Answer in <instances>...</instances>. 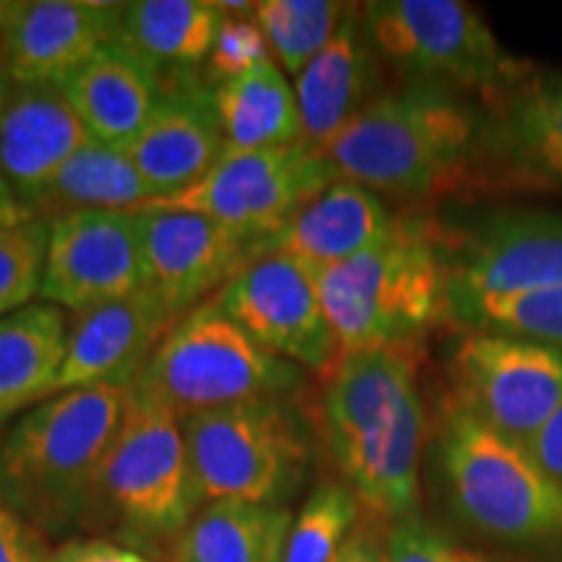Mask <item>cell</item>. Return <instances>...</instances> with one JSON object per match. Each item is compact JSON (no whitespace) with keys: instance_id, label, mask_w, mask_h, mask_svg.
Listing matches in <instances>:
<instances>
[{"instance_id":"obj_20","label":"cell","mask_w":562,"mask_h":562,"mask_svg":"<svg viewBox=\"0 0 562 562\" xmlns=\"http://www.w3.org/2000/svg\"><path fill=\"white\" fill-rule=\"evenodd\" d=\"M91 140L63 87H13L0 117V178L24 206Z\"/></svg>"},{"instance_id":"obj_36","label":"cell","mask_w":562,"mask_h":562,"mask_svg":"<svg viewBox=\"0 0 562 562\" xmlns=\"http://www.w3.org/2000/svg\"><path fill=\"white\" fill-rule=\"evenodd\" d=\"M47 562H157L133 547L108 539H70L50 554Z\"/></svg>"},{"instance_id":"obj_33","label":"cell","mask_w":562,"mask_h":562,"mask_svg":"<svg viewBox=\"0 0 562 562\" xmlns=\"http://www.w3.org/2000/svg\"><path fill=\"white\" fill-rule=\"evenodd\" d=\"M271 58L269 42H266L261 26L252 16H227L224 13L220 32H216L214 47L206 60V83L220 87L232 79L250 74Z\"/></svg>"},{"instance_id":"obj_8","label":"cell","mask_w":562,"mask_h":562,"mask_svg":"<svg viewBox=\"0 0 562 562\" xmlns=\"http://www.w3.org/2000/svg\"><path fill=\"white\" fill-rule=\"evenodd\" d=\"M203 503L182 419L157 398L128 391L102 463L97 505L110 510L125 542L172 547Z\"/></svg>"},{"instance_id":"obj_30","label":"cell","mask_w":562,"mask_h":562,"mask_svg":"<svg viewBox=\"0 0 562 562\" xmlns=\"http://www.w3.org/2000/svg\"><path fill=\"white\" fill-rule=\"evenodd\" d=\"M360 501L347 482H321L294 516L284 562H336L355 533Z\"/></svg>"},{"instance_id":"obj_32","label":"cell","mask_w":562,"mask_h":562,"mask_svg":"<svg viewBox=\"0 0 562 562\" xmlns=\"http://www.w3.org/2000/svg\"><path fill=\"white\" fill-rule=\"evenodd\" d=\"M467 331H497L526 336L562 349V286L529 297L492 305L463 323Z\"/></svg>"},{"instance_id":"obj_3","label":"cell","mask_w":562,"mask_h":562,"mask_svg":"<svg viewBox=\"0 0 562 562\" xmlns=\"http://www.w3.org/2000/svg\"><path fill=\"white\" fill-rule=\"evenodd\" d=\"M128 391H63L21 417L0 446V492L45 537L66 533L97 508L102 463Z\"/></svg>"},{"instance_id":"obj_29","label":"cell","mask_w":562,"mask_h":562,"mask_svg":"<svg viewBox=\"0 0 562 562\" xmlns=\"http://www.w3.org/2000/svg\"><path fill=\"white\" fill-rule=\"evenodd\" d=\"M349 3L336 0H258L252 19L269 42L271 58L286 76H297L311 66L334 40Z\"/></svg>"},{"instance_id":"obj_5","label":"cell","mask_w":562,"mask_h":562,"mask_svg":"<svg viewBox=\"0 0 562 562\" xmlns=\"http://www.w3.org/2000/svg\"><path fill=\"white\" fill-rule=\"evenodd\" d=\"M438 461L448 497L463 524L505 544L562 539V487L529 446L492 430L451 402L438 432Z\"/></svg>"},{"instance_id":"obj_13","label":"cell","mask_w":562,"mask_h":562,"mask_svg":"<svg viewBox=\"0 0 562 562\" xmlns=\"http://www.w3.org/2000/svg\"><path fill=\"white\" fill-rule=\"evenodd\" d=\"M216 305L252 341L302 370L326 372L339 360V344L313 271L292 258L258 252L232 277Z\"/></svg>"},{"instance_id":"obj_34","label":"cell","mask_w":562,"mask_h":562,"mask_svg":"<svg viewBox=\"0 0 562 562\" xmlns=\"http://www.w3.org/2000/svg\"><path fill=\"white\" fill-rule=\"evenodd\" d=\"M389 562H490L467 547L451 542L419 516L391 524L385 533Z\"/></svg>"},{"instance_id":"obj_7","label":"cell","mask_w":562,"mask_h":562,"mask_svg":"<svg viewBox=\"0 0 562 562\" xmlns=\"http://www.w3.org/2000/svg\"><path fill=\"white\" fill-rule=\"evenodd\" d=\"M302 381L305 370L252 341L214 300L175 323L131 391L186 419L256 398H284Z\"/></svg>"},{"instance_id":"obj_39","label":"cell","mask_w":562,"mask_h":562,"mask_svg":"<svg viewBox=\"0 0 562 562\" xmlns=\"http://www.w3.org/2000/svg\"><path fill=\"white\" fill-rule=\"evenodd\" d=\"M30 220H37L30 206H24L13 195H0V229L13 227V224H24Z\"/></svg>"},{"instance_id":"obj_4","label":"cell","mask_w":562,"mask_h":562,"mask_svg":"<svg viewBox=\"0 0 562 562\" xmlns=\"http://www.w3.org/2000/svg\"><path fill=\"white\" fill-rule=\"evenodd\" d=\"M313 277L339 351L414 349L451 318L442 243L422 222L396 220L381 243Z\"/></svg>"},{"instance_id":"obj_23","label":"cell","mask_w":562,"mask_h":562,"mask_svg":"<svg viewBox=\"0 0 562 562\" xmlns=\"http://www.w3.org/2000/svg\"><path fill=\"white\" fill-rule=\"evenodd\" d=\"M89 136L121 146L138 136L165 94V74L123 47H102L68 83H63Z\"/></svg>"},{"instance_id":"obj_35","label":"cell","mask_w":562,"mask_h":562,"mask_svg":"<svg viewBox=\"0 0 562 562\" xmlns=\"http://www.w3.org/2000/svg\"><path fill=\"white\" fill-rule=\"evenodd\" d=\"M47 537L0 492V562H47Z\"/></svg>"},{"instance_id":"obj_42","label":"cell","mask_w":562,"mask_h":562,"mask_svg":"<svg viewBox=\"0 0 562 562\" xmlns=\"http://www.w3.org/2000/svg\"><path fill=\"white\" fill-rule=\"evenodd\" d=\"M0 195H11L9 186H5V180H3V178H0Z\"/></svg>"},{"instance_id":"obj_22","label":"cell","mask_w":562,"mask_h":562,"mask_svg":"<svg viewBox=\"0 0 562 562\" xmlns=\"http://www.w3.org/2000/svg\"><path fill=\"white\" fill-rule=\"evenodd\" d=\"M396 227V216L370 188L336 180L305 203L258 252L292 258L307 271H323L360 256ZM256 252V256H258Z\"/></svg>"},{"instance_id":"obj_41","label":"cell","mask_w":562,"mask_h":562,"mask_svg":"<svg viewBox=\"0 0 562 562\" xmlns=\"http://www.w3.org/2000/svg\"><path fill=\"white\" fill-rule=\"evenodd\" d=\"M11 89H13V83H11L9 79H5V74H3V70H0V117H3L5 104H9Z\"/></svg>"},{"instance_id":"obj_11","label":"cell","mask_w":562,"mask_h":562,"mask_svg":"<svg viewBox=\"0 0 562 562\" xmlns=\"http://www.w3.org/2000/svg\"><path fill=\"white\" fill-rule=\"evenodd\" d=\"M448 315L461 326L492 305L562 286V214L495 211L442 248Z\"/></svg>"},{"instance_id":"obj_12","label":"cell","mask_w":562,"mask_h":562,"mask_svg":"<svg viewBox=\"0 0 562 562\" xmlns=\"http://www.w3.org/2000/svg\"><path fill=\"white\" fill-rule=\"evenodd\" d=\"M451 375L456 404L524 446L562 406V349L526 336L467 331Z\"/></svg>"},{"instance_id":"obj_14","label":"cell","mask_w":562,"mask_h":562,"mask_svg":"<svg viewBox=\"0 0 562 562\" xmlns=\"http://www.w3.org/2000/svg\"><path fill=\"white\" fill-rule=\"evenodd\" d=\"M482 110L480 151L469 188L562 195V74L531 70Z\"/></svg>"},{"instance_id":"obj_38","label":"cell","mask_w":562,"mask_h":562,"mask_svg":"<svg viewBox=\"0 0 562 562\" xmlns=\"http://www.w3.org/2000/svg\"><path fill=\"white\" fill-rule=\"evenodd\" d=\"M336 562H389L385 539L375 537V533L368 529H357L349 537L347 547H344Z\"/></svg>"},{"instance_id":"obj_1","label":"cell","mask_w":562,"mask_h":562,"mask_svg":"<svg viewBox=\"0 0 562 562\" xmlns=\"http://www.w3.org/2000/svg\"><path fill=\"white\" fill-rule=\"evenodd\" d=\"M323 427L344 480L372 516H417L425 406L414 349L341 351L323 391Z\"/></svg>"},{"instance_id":"obj_40","label":"cell","mask_w":562,"mask_h":562,"mask_svg":"<svg viewBox=\"0 0 562 562\" xmlns=\"http://www.w3.org/2000/svg\"><path fill=\"white\" fill-rule=\"evenodd\" d=\"M24 9V0H0V34Z\"/></svg>"},{"instance_id":"obj_17","label":"cell","mask_w":562,"mask_h":562,"mask_svg":"<svg viewBox=\"0 0 562 562\" xmlns=\"http://www.w3.org/2000/svg\"><path fill=\"white\" fill-rule=\"evenodd\" d=\"M125 3L24 0L0 34V70L13 87H63L121 37Z\"/></svg>"},{"instance_id":"obj_24","label":"cell","mask_w":562,"mask_h":562,"mask_svg":"<svg viewBox=\"0 0 562 562\" xmlns=\"http://www.w3.org/2000/svg\"><path fill=\"white\" fill-rule=\"evenodd\" d=\"M66 344V313L47 302L0 318V427L55 396Z\"/></svg>"},{"instance_id":"obj_25","label":"cell","mask_w":562,"mask_h":562,"mask_svg":"<svg viewBox=\"0 0 562 562\" xmlns=\"http://www.w3.org/2000/svg\"><path fill=\"white\" fill-rule=\"evenodd\" d=\"M292 521L286 505L206 503L172 542V562H284Z\"/></svg>"},{"instance_id":"obj_16","label":"cell","mask_w":562,"mask_h":562,"mask_svg":"<svg viewBox=\"0 0 562 562\" xmlns=\"http://www.w3.org/2000/svg\"><path fill=\"white\" fill-rule=\"evenodd\" d=\"M144 248V290L175 318L235 277L258 252V243L193 211L133 209Z\"/></svg>"},{"instance_id":"obj_18","label":"cell","mask_w":562,"mask_h":562,"mask_svg":"<svg viewBox=\"0 0 562 562\" xmlns=\"http://www.w3.org/2000/svg\"><path fill=\"white\" fill-rule=\"evenodd\" d=\"M121 151L157 191V199L195 186L224 154L214 91L188 70L167 74L165 94L149 123Z\"/></svg>"},{"instance_id":"obj_28","label":"cell","mask_w":562,"mask_h":562,"mask_svg":"<svg viewBox=\"0 0 562 562\" xmlns=\"http://www.w3.org/2000/svg\"><path fill=\"white\" fill-rule=\"evenodd\" d=\"M154 199L157 191L117 146L91 138L63 165L30 209L37 220L53 222L74 211H133Z\"/></svg>"},{"instance_id":"obj_27","label":"cell","mask_w":562,"mask_h":562,"mask_svg":"<svg viewBox=\"0 0 562 562\" xmlns=\"http://www.w3.org/2000/svg\"><path fill=\"white\" fill-rule=\"evenodd\" d=\"M224 13L214 0H136L123 5L121 42L161 74L209 60Z\"/></svg>"},{"instance_id":"obj_10","label":"cell","mask_w":562,"mask_h":562,"mask_svg":"<svg viewBox=\"0 0 562 562\" xmlns=\"http://www.w3.org/2000/svg\"><path fill=\"white\" fill-rule=\"evenodd\" d=\"M336 180L326 154L297 140L277 149L224 151L206 178L146 206L193 211L261 245Z\"/></svg>"},{"instance_id":"obj_31","label":"cell","mask_w":562,"mask_h":562,"mask_svg":"<svg viewBox=\"0 0 562 562\" xmlns=\"http://www.w3.org/2000/svg\"><path fill=\"white\" fill-rule=\"evenodd\" d=\"M50 222L30 220L0 229V318L40 297L45 279Z\"/></svg>"},{"instance_id":"obj_19","label":"cell","mask_w":562,"mask_h":562,"mask_svg":"<svg viewBox=\"0 0 562 562\" xmlns=\"http://www.w3.org/2000/svg\"><path fill=\"white\" fill-rule=\"evenodd\" d=\"M175 323L178 318L146 290L81 313L68 328L55 393L97 385L131 391Z\"/></svg>"},{"instance_id":"obj_15","label":"cell","mask_w":562,"mask_h":562,"mask_svg":"<svg viewBox=\"0 0 562 562\" xmlns=\"http://www.w3.org/2000/svg\"><path fill=\"white\" fill-rule=\"evenodd\" d=\"M144 290L136 211H74L50 222L40 297L76 315Z\"/></svg>"},{"instance_id":"obj_9","label":"cell","mask_w":562,"mask_h":562,"mask_svg":"<svg viewBox=\"0 0 562 562\" xmlns=\"http://www.w3.org/2000/svg\"><path fill=\"white\" fill-rule=\"evenodd\" d=\"M182 432L206 503L286 505L311 469V435L286 396L191 414Z\"/></svg>"},{"instance_id":"obj_2","label":"cell","mask_w":562,"mask_h":562,"mask_svg":"<svg viewBox=\"0 0 562 562\" xmlns=\"http://www.w3.org/2000/svg\"><path fill=\"white\" fill-rule=\"evenodd\" d=\"M484 110L448 89L383 91L323 146L339 180L378 195L425 199L472 186Z\"/></svg>"},{"instance_id":"obj_6","label":"cell","mask_w":562,"mask_h":562,"mask_svg":"<svg viewBox=\"0 0 562 562\" xmlns=\"http://www.w3.org/2000/svg\"><path fill=\"white\" fill-rule=\"evenodd\" d=\"M362 19L381 60L406 83L490 104L531 74L529 63L505 50L482 13L461 0H370Z\"/></svg>"},{"instance_id":"obj_26","label":"cell","mask_w":562,"mask_h":562,"mask_svg":"<svg viewBox=\"0 0 562 562\" xmlns=\"http://www.w3.org/2000/svg\"><path fill=\"white\" fill-rule=\"evenodd\" d=\"M214 91V108L224 133V151H261L302 140L300 104L290 76L277 60Z\"/></svg>"},{"instance_id":"obj_37","label":"cell","mask_w":562,"mask_h":562,"mask_svg":"<svg viewBox=\"0 0 562 562\" xmlns=\"http://www.w3.org/2000/svg\"><path fill=\"white\" fill-rule=\"evenodd\" d=\"M526 446L539 461V467L550 474V480L562 487V406Z\"/></svg>"},{"instance_id":"obj_21","label":"cell","mask_w":562,"mask_h":562,"mask_svg":"<svg viewBox=\"0 0 562 562\" xmlns=\"http://www.w3.org/2000/svg\"><path fill=\"white\" fill-rule=\"evenodd\" d=\"M381 55L372 45L362 5H349L334 40L294 79L302 140L323 146L355 121L381 91Z\"/></svg>"}]
</instances>
